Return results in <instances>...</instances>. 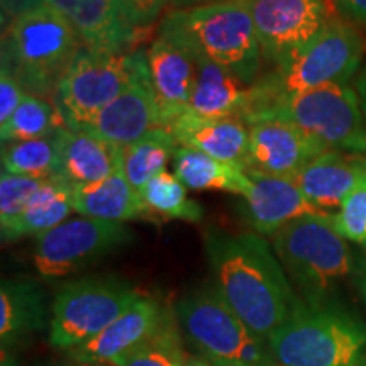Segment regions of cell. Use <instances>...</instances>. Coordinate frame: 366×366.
Returning a JSON list of instances; mask_svg holds the SVG:
<instances>
[{
    "label": "cell",
    "mask_w": 366,
    "mask_h": 366,
    "mask_svg": "<svg viewBox=\"0 0 366 366\" xmlns=\"http://www.w3.org/2000/svg\"><path fill=\"white\" fill-rule=\"evenodd\" d=\"M205 254L214 287L267 345L302 304L273 246L254 232L229 234L210 229L205 232Z\"/></svg>",
    "instance_id": "cell-1"
},
{
    "label": "cell",
    "mask_w": 366,
    "mask_h": 366,
    "mask_svg": "<svg viewBox=\"0 0 366 366\" xmlns=\"http://www.w3.org/2000/svg\"><path fill=\"white\" fill-rule=\"evenodd\" d=\"M158 34L204 54L244 85H254L262 76V48L248 0L173 9L164 14Z\"/></svg>",
    "instance_id": "cell-2"
},
{
    "label": "cell",
    "mask_w": 366,
    "mask_h": 366,
    "mask_svg": "<svg viewBox=\"0 0 366 366\" xmlns=\"http://www.w3.org/2000/svg\"><path fill=\"white\" fill-rule=\"evenodd\" d=\"M331 217H299L272 236L288 280L300 292V300L314 309L340 304V288L355 272L353 251L336 232Z\"/></svg>",
    "instance_id": "cell-3"
},
{
    "label": "cell",
    "mask_w": 366,
    "mask_h": 366,
    "mask_svg": "<svg viewBox=\"0 0 366 366\" xmlns=\"http://www.w3.org/2000/svg\"><path fill=\"white\" fill-rule=\"evenodd\" d=\"M84 48L70 22L43 4L4 27L2 66L27 94L53 99L54 90Z\"/></svg>",
    "instance_id": "cell-4"
},
{
    "label": "cell",
    "mask_w": 366,
    "mask_h": 366,
    "mask_svg": "<svg viewBox=\"0 0 366 366\" xmlns=\"http://www.w3.org/2000/svg\"><path fill=\"white\" fill-rule=\"evenodd\" d=\"M267 345L278 366H366V326L341 304L302 302Z\"/></svg>",
    "instance_id": "cell-5"
},
{
    "label": "cell",
    "mask_w": 366,
    "mask_h": 366,
    "mask_svg": "<svg viewBox=\"0 0 366 366\" xmlns=\"http://www.w3.org/2000/svg\"><path fill=\"white\" fill-rule=\"evenodd\" d=\"M178 326L202 358L216 366H278L268 346L229 307L214 285L178 300Z\"/></svg>",
    "instance_id": "cell-6"
},
{
    "label": "cell",
    "mask_w": 366,
    "mask_h": 366,
    "mask_svg": "<svg viewBox=\"0 0 366 366\" xmlns=\"http://www.w3.org/2000/svg\"><path fill=\"white\" fill-rule=\"evenodd\" d=\"M148 61V51L126 54L81 48L54 90L51 102L66 129L85 131L100 112L124 92Z\"/></svg>",
    "instance_id": "cell-7"
},
{
    "label": "cell",
    "mask_w": 366,
    "mask_h": 366,
    "mask_svg": "<svg viewBox=\"0 0 366 366\" xmlns=\"http://www.w3.org/2000/svg\"><path fill=\"white\" fill-rule=\"evenodd\" d=\"M141 294L114 274H95L63 283L51 305L49 341L71 351L99 336L121 317Z\"/></svg>",
    "instance_id": "cell-8"
},
{
    "label": "cell",
    "mask_w": 366,
    "mask_h": 366,
    "mask_svg": "<svg viewBox=\"0 0 366 366\" xmlns=\"http://www.w3.org/2000/svg\"><path fill=\"white\" fill-rule=\"evenodd\" d=\"M285 119L326 149L366 154V122L347 81L280 95L268 119Z\"/></svg>",
    "instance_id": "cell-9"
},
{
    "label": "cell",
    "mask_w": 366,
    "mask_h": 366,
    "mask_svg": "<svg viewBox=\"0 0 366 366\" xmlns=\"http://www.w3.org/2000/svg\"><path fill=\"white\" fill-rule=\"evenodd\" d=\"M366 51V41L350 22L329 19L302 51L269 75L282 95L329 84H345L355 75Z\"/></svg>",
    "instance_id": "cell-10"
},
{
    "label": "cell",
    "mask_w": 366,
    "mask_h": 366,
    "mask_svg": "<svg viewBox=\"0 0 366 366\" xmlns=\"http://www.w3.org/2000/svg\"><path fill=\"white\" fill-rule=\"evenodd\" d=\"M34 267L44 278H65L126 248L134 232L124 222L79 217L34 237Z\"/></svg>",
    "instance_id": "cell-11"
},
{
    "label": "cell",
    "mask_w": 366,
    "mask_h": 366,
    "mask_svg": "<svg viewBox=\"0 0 366 366\" xmlns=\"http://www.w3.org/2000/svg\"><path fill=\"white\" fill-rule=\"evenodd\" d=\"M263 61L285 65L327 24L324 0H248Z\"/></svg>",
    "instance_id": "cell-12"
},
{
    "label": "cell",
    "mask_w": 366,
    "mask_h": 366,
    "mask_svg": "<svg viewBox=\"0 0 366 366\" xmlns=\"http://www.w3.org/2000/svg\"><path fill=\"white\" fill-rule=\"evenodd\" d=\"M327 151L285 119H267L249 126L244 172L294 178L305 164Z\"/></svg>",
    "instance_id": "cell-13"
},
{
    "label": "cell",
    "mask_w": 366,
    "mask_h": 366,
    "mask_svg": "<svg viewBox=\"0 0 366 366\" xmlns=\"http://www.w3.org/2000/svg\"><path fill=\"white\" fill-rule=\"evenodd\" d=\"M157 129H163V124L146 61L131 85L114 99L84 132L126 148Z\"/></svg>",
    "instance_id": "cell-14"
},
{
    "label": "cell",
    "mask_w": 366,
    "mask_h": 366,
    "mask_svg": "<svg viewBox=\"0 0 366 366\" xmlns=\"http://www.w3.org/2000/svg\"><path fill=\"white\" fill-rule=\"evenodd\" d=\"M167 312L157 300L141 295L111 326L68 356L80 365L121 366L158 331Z\"/></svg>",
    "instance_id": "cell-15"
},
{
    "label": "cell",
    "mask_w": 366,
    "mask_h": 366,
    "mask_svg": "<svg viewBox=\"0 0 366 366\" xmlns=\"http://www.w3.org/2000/svg\"><path fill=\"white\" fill-rule=\"evenodd\" d=\"M149 79L162 116L163 129L190 111L197 81L194 54L185 46L159 36L148 49Z\"/></svg>",
    "instance_id": "cell-16"
},
{
    "label": "cell",
    "mask_w": 366,
    "mask_h": 366,
    "mask_svg": "<svg viewBox=\"0 0 366 366\" xmlns=\"http://www.w3.org/2000/svg\"><path fill=\"white\" fill-rule=\"evenodd\" d=\"M61 14L79 34L85 48L126 54L143 31L127 24L117 0H44Z\"/></svg>",
    "instance_id": "cell-17"
},
{
    "label": "cell",
    "mask_w": 366,
    "mask_h": 366,
    "mask_svg": "<svg viewBox=\"0 0 366 366\" xmlns=\"http://www.w3.org/2000/svg\"><path fill=\"white\" fill-rule=\"evenodd\" d=\"M253 182L246 197V217L259 236H273L288 222L304 216H329L305 199L294 178L246 172Z\"/></svg>",
    "instance_id": "cell-18"
},
{
    "label": "cell",
    "mask_w": 366,
    "mask_h": 366,
    "mask_svg": "<svg viewBox=\"0 0 366 366\" xmlns=\"http://www.w3.org/2000/svg\"><path fill=\"white\" fill-rule=\"evenodd\" d=\"M365 154L327 149L294 177L305 199L320 212L332 216L342 200L356 189L365 173Z\"/></svg>",
    "instance_id": "cell-19"
},
{
    "label": "cell",
    "mask_w": 366,
    "mask_h": 366,
    "mask_svg": "<svg viewBox=\"0 0 366 366\" xmlns=\"http://www.w3.org/2000/svg\"><path fill=\"white\" fill-rule=\"evenodd\" d=\"M54 139L58 146V177L73 189L102 182L122 164V148L89 132L61 127Z\"/></svg>",
    "instance_id": "cell-20"
},
{
    "label": "cell",
    "mask_w": 366,
    "mask_h": 366,
    "mask_svg": "<svg viewBox=\"0 0 366 366\" xmlns=\"http://www.w3.org/2000/svg\"><path fill=\"white\" fill-rule=\"evenodd\" d=\"M168 131L180 148L200 151L221 162L244 167L249 148V127L239 119L200 117L189 111L178 117Z\"/></svg>",
    "instance_id": "cell-21"
},
{
    "label": "cell",
    "mask_w": 366,
    "mask_h": 366,
    "mask_svg": "<svg viewBox=\"0 0 366 366\" xmlns=\"http://www.w3.org/2000/svg\"><path fill=\"white\" fill-rule=\"evenodd\" d=\"M51 322L48 295L34 278H4L0 285V342L2 350L19 345L29 334Z\"/></svg>",
    "instance_id": "cell-22"
},
{
    "label": "cell",
    "mask_w": 366,
    "mask_h": 366,
    "mask_svg": "<svg viewBox=\"0 0 366 366\" xmlns=\"http://www.w3.org/2000/svg\"><path fill=\"white\" fill-rule=\"evenodd\" d=\"M187 48V46H185ZM190 49V48H187ZM197 65V81L190 112L200 117L239 119L244 122L251 105V86L217 63L190 49Z\"/></svg>",
    "instance_id": "cell-23"
},
{
    "label": "cell",
    "mask_w": 366,
    "mask_h": 366,
    "mask_svg": "<svg viewBox=\"0 0 366 366\" xmlns=\"http://www.w3.org/2000/svg\"><path fill=\"white\" fill-rule=\"evenodd\" d=\"M73 210L84 217L111 222L151 219L141 194L126 178L122 164L102 182L73 189Z\"/></svg>",
    "instance_id": "cell-24"
},
{
    "label": "cell",
    "mask_w": 366,
    "mask_h": 366,
    "mask_svg": "<svg viewBox=\"0 0 366 366\" xmlns=\"http://www.w3.org/2000/svg\"><path fill=\"white\" fill-rule=\"evenodd\" d=\"M73 210V187L61 177L44 178L21 217L2 232L4 242L38 237L66 221Z\"/></svg>",
    "instance_id": "cell-25"
},
{
    "label": "cell",
    "mask_w": 366,
    "mask_h": 366,
    "mask_svg": "<svg viewBox=\"0 0 366 366\" xmlns=\"http://www.w3.org/2000/svg\"><path fill=\"white\" fill-rule=\"evenodd\" d=\"M173 170L190 190H219L248 197L253 182L241 167L209 157L190 148H178L173 154Z\"/></svg>",
    "instance_id": "cell-26"
},
{
    "label": "cell",
    "mask_w": 366,
    "mask_h": 366,
    "mask_svg": "<svg viewBox=\"0 0 366 366\" xmlns=\"http://www.w3.org/2000/svg\"><path fill=\"white\" fill-rule=\"evenodd\" d=\"M177 143L167 129H157L139 141L122 148V170L137 192L149 180L167 172V164L173 159Z\"/></svg>",
    "instance_id": "cell-27"
},
{
    "label": "cell",
    "mask_w": 366,
    "mask_h": 366,
    "mask_svg": "<svg viewBox=\"0 0 366 366\" xmlns=\"http://www.w3.org/2000/svg\"><path fill=\"white\" fill-rule=\"evenodd\" d=\"M139 194L151 216L164 221L185 222H200L204 219L202 205L189 199L187 187L178 180L175 173H159Z\"/></svg>",
    "instance_id": "cell-28"
},
{
    "label": "cell",
    "mask_w": 366,
    "mask_h": 366,
    "mask_svg": "<svg viewBox=\"0 0 366 366\" xmlns=\"http://www.w3.org/2000/svg\"><path fill=\"white\" fill-rule=\"evenodd\" d=\"M61 127L65 124L51 100L26 94L12 117L0 126V137L2 144L31 141L54 136Z\"/></svg>",
    "instance_id": "cell-29"
},
{
    "label": "cell",
    "mask_w": 366,
    "mask_h": 366,
    "mask_svg": "<svg viewBox=\"0 0 366 366\" xmlns=\"http://www.w3.org/2000/svg\"><path fill=\"white\" fill-rule=\"evenodd\" d=\"M2 172L17 177L44 178L58 175V146L54 136L2 144Z\"/></svg>",
    "instance_id": "cell-30"
},
{
    "label": "cell",
    "mask_w": 366,
    "mask_h": 366,
    "mask_svg": "<svg viewBox=\"0 0 366 366\" xmlns=\"http://www.w3.org/2000/svg\"><path fill=\"white\" fill-rule=\"evenodd\" d=\"M187 358L189 356L183 353L180 326L175 312H167L158 331L121 366H185Z\"/></svg>",
    "instance_id": "cell-31"
},
{
    "label": "cell",
    "mask_w": 366,
    "mask_h": 366,
    "mask_svg": "<svg viewBox=\"0 0 366 366\" xmlns=\"http://www.w3.org/2000/svg\"><path fill=\"white\" fill-rule=\"evenodd\" d=\"M43 180L29 177H17L2 172L0 175V232L7 231L29 204Z\"/></svg>",
    "instance_id": "cell-32"
},
{
    "label": "cell",
    "mask_w": 366,
    "mask_h": 366,
    "mask_svg": "<svg viewBox=\"0 0 366 366\" xmlns=\"http://www.w3.org/2000/svg\"><path fill=\"white\" fill-rule=\"evenodd\" d=\"M331 221L342 239L366 248V175L342 200L341 207L332 214Z\"/></svg>",
    "instance_id": "cell-33"
},
{
    "label": "cell",
    "mask_w": 366,
    "mask_h": 366,
    "mask_svg": "<svg viewBox=\"0 0 366 366\" xmlns=\"http://www.w3.org/2000/svg\"><path fill=\"white\" fill-rule=\"evenodd\" d=\"M127 24L137 31L148 29L159 19L173 0H117Z\"/></svg>",
    "instance_id": "cell-34"
},
{
    "label": "cell",
    "mask_w": 366,
    "mask_h": 366,
    "mask_svg": "<svg viewBox=\"0 0 366 366\" xmlns=\"http://www.w3.org/2000/svg\"><path fill=\"white\" fill-rule=\"evenodd\" d=\"M26 94L27 92L22 89L19 80L7 68H0V126L12 117Z\"/></svg>",
    "instance_id": "cell-35"
},
{
    "label": "cell",
    "mask_w": 366,
    "mask_h": 366,
    "mask_svg": "<svg viewBox=\"0 0 366 366\" xmlns=\"http://www.w3.org/2000/svg\"><path fill=\"white\" fill-rule=\"evenodd\" d=\"M0 4H2V27H6L21 14L43 6L44 0H0Z\"/></svg>",
    "instance_id": "cell-36"
},
{
    "label": "cell",
    "mask_w": 366,
    "mask_h": 366,
    "mask_svg": "<svg viewBox=\"0 0 366 366\" xmlns=\"http://www.w3.org/2000/svg\"><path fill=\"white\" fill-rule=\"evenodd\" d=\"M342 16L366 27V0H334Z\"/></svg>",
    "instance_id": "cell-37"
},
{
    "label": "cell",
    "mask_w": 366,
    "mask_h": 366,
    "mask_svg": "<svg viewBox=\"0 0 366 366\" xmlns=\"http://www.w3.org/2000/svg\"><path fill=\"white\" fill-rule=\"evenodd\" d=\"M353 282L356 288H358L361 300H363L366 307V254L356 258L355 262V272H353Z\"/></svg>",
    "instance_id": "cell-38"
},
{
    "label": "cell",
    "mask_w": 366,
    "mask_h": 366,
    "mask_svg": "<svg viewBox=\"0 0 366 366\" xmlns=\"http://www.w3.org/2000/svg\"><path fill=\"white\" fill-rule=\"evenodd\" d=\"M219 2V0H173L172 6L175 9H189L195 6H202V4Z\"/></svg>",
    "instance_id": "cell-39"
},
{
    "label": "cell",
    "mask_w": 366,
    "mask_h": 366,
    "mask_svg": "<svg viewBox=\"0 0 366 366\" xmlns=\"http://www.w3.org/2000/svg\"><path fill=\"white\" fill-rule=\"evenodd\" d=\"M185 366H216V365H212L209 360L202 358V356H200V358H197V356H189Z\"/></svg>",
    "instance_id": "cell-40"
},
{
    "label": "cell",
    "mask_w": 366,
    "mask_h": 366,
    "mask_svg": "<svg viewBox=\"0 0 366 366\" xmlns=\"http://www.w3.org/2000/svg\"><path fill=\"white\" fill-rule=\"evenodd\" d=\"M58 366H92V365H80V363H75V361H71V363L68 365H58Z\"/></svg>",
    "instance_id": "cell-41"
},
{
    "label": "cell",
    "mask_w": 366,
    "mask_h": 366,
    "mask_svg": "<svg viewBox=\"0 0 366 366\" xmlns=\"http://www.w3.org/2000/svg\"><path fill=\"white\" fill-rule=\"evenodd\" d=\"M363 164H365V173H366V154L363 157Z\"/></svg>",
    "instance_id": "cell-42"
}]
</instances>
